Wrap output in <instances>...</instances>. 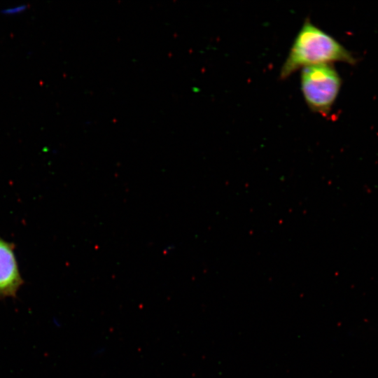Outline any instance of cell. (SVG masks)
Returning <instances> with one entry per match:
<instances>
[{
    "label": "cell",
    "mask_w": 378,
    "mask_h": 378,
    "mask_svg": "<svg viewBox=\"0 0 378 378\" xmlns=\"http://www.w3.org/2000/svg\"><path fill=\"white\" fill-rule=\"evenodd\" d=\"M332 62L354 64L355 59L338 41L307 19L281 67L280 78H287L300 68Z\"/></svg>",
    "instance_id": "1"
},
{
    "label": "cell",
    "mask_w": 378,
    "mask_h": 378,
    "mask_svg": "<svg viewBox=\"0 0 378 378\" xmlns=\"http://www.w3.org/2000/svg\"><path fill=\"white\" fill-rule=\"evenodd\" d=\"M301 89L309 108L314 112L326 115L335 102L341 79L330 64L305 66L301 72Z\"/></svg>",
    "instance_id": "2"
},
{
    "label": "cell",
    "mask_w": 378,
    "mask_h": 378,
    "mask_svg": "<svg viewBox=\"0 0 378 378\" xmlns=\"http://www.w3.org/2000/svg\"><path fill=\"white\" fill-rule=\"evenodd\" d=\"M22 284L13 246L0 237V299L15 297Z\"/></svg>",
    "instance_id": "3"
}]
</instances>
